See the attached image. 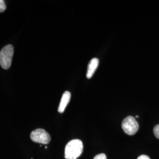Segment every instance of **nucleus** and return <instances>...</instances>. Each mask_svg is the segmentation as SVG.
I'll return each mask as SVG.
<instances>
[{
    "mask_svg": "<svg viewBox=\"0 0 159 159\" xmlns=\"http://www.w3.org/2000/svg\"><path fill=\"white\" fill-rule=\"evenodd\" d=\"M83 150V142L79 139H74L69 142L65 148V158L77 159Z\"/></svg>",
    "mask_w": 159,
    "mask_h": 159,
    "instance_id": "1",
    "label": "nucleus"
},
{
    "mask_svg": "<svg viewBox=\"0 0 159 159\" xmlns=\"http://www.w3.org/2000/svg\"><path fill=\"white\" fill-rule=\"evenodd\" d=\"M14 55V47L8 44L2 48L0 51V64L2 68L7 70L11 67Z\"/></svg>",
    "mask_w": 159,
    "mask_h": 159,
    "instance_id": "2",
    "label": "nucleus"
},
{
    "mask_svg": "<svg viewBox=\"0 0 159 159\" xmlns=\"http://www.w3.org/2000/svg\"><path fill=\"white\" fill-rule=\"evenodd\" d=\"M121 127L123 131L128 135L132 136L136 133L139 130V124L133 116H127L123 120Z\"/></svg>",
    "mask_w": 159,
    "mask_h": 159,
    "instance_id": "3",
    "label": "nucleus"
},
{
    "mask_svg": "<svg viewBox=\"0 0 159 159\" xmlns=\"http://www.w3.org/2000/svg\"><path fill=\"white\" fill-rule=\"evenodd\" d=\"M30 138L33 142L47 144L50 142L51 137L45 130L38 129L31 132Z\"/></svg>",
    "mask_w": 159,
    "mask_h": 159,
    "instance_id": "4",
    "label": "nucleus"
},
{
    "mask_svg": "<svg viewBox=\"0 0 159 159\" xmlns=\"http://www.w3.org/2000/svg\"><path fill=\"white\" fill-rule=\"evenodd\" d=\"M70 98H71V93L68 91H65L63 93L61 99V102H60L58 108V111L60 113H63L64 111L68 102L70 100Z\"/></svg>",
    "mask_w": 159,
    "mask_h": 159,
    "instance_id": "5",
    "label": "nucleus"
},
{
    "mask_svg": "<svg viewBox=\"0 0 159 159\" xmlns=\"http://www.w3.org/2000/svg\"><path fill=\"white\" fill-rule=\"evenodd\" d=\"M99 61L97 58H94L90 61L87 68V79H90L95 73L97 68L98 66Z\"/></svg>",
    "mask_w": 159,
    "mask_h": 159,
    "instance_id": "6",
    "label": "nucleus"
},
{
    "mask_svg": "<svg viewBox=\"0 0 159 159\" xmlns=\"http://www.w3.org/2000/svg\"><path fill=\"white\" fill-rule=\"evenodd\" d=\"M6 6L5 1L0 0V12H2L6 10Z\"/></svg>",
    "mask_w": 159,
    "mask_h": 159,
    "instance_id": "7",
    "label": "nucleus"
},
{
    "mask_svg": "<svg viewBox=\"0 0 159 159\" xmlns=\"http://www.w3.org/2000/svg\"><path fill=\"white\" fill-rule=\"evenodd\" d=\"M153 133L156 137L159 139V125H155L153 129Z\"/></svg>",
    "mask_w": 159,
    "mask_h": 159,
    "instance_id": "8",
    "label": "nucleus"
},
{
    "mask_svg": "<svg viewBox=\"0 0 159 159\" xmlns=\"http://www.w3.org/2000/svg\"><path fill=\"white\" fill-rule=\"evenodd\" d=\"M93 159H107V157L105 154L101 153L96 155Z\"/></svg>",
    "mask_w": 159,
    "mask_h": 159,
    "instance_id": "9",
    "label": "nucleus"
},
{
    "mask_svg": "<svg viewBox=\"0 0 159 159\" xmlns=\"http://www.w3.org/2000/svg\"><path fill=\"white\" fill-rule=\"evenodd\" d=\"M137 159H150V158L147 155H141L137 158Z\"/></svg>",
    "mask_w": 159,
    "mask_h": 159,
    "instance_id": "10",
    "label": "nucleus"
},
{
    "mask_svg": "<svg viewBox=\"0 0 159 159\" xmlns=\"http://www.w3.org/2000/svg\"></svg>",
    "mask_w": 159,
    "mask_h": 159,
    "instance_id": "11",
    "label": "nucleus"
}]
</instances>
